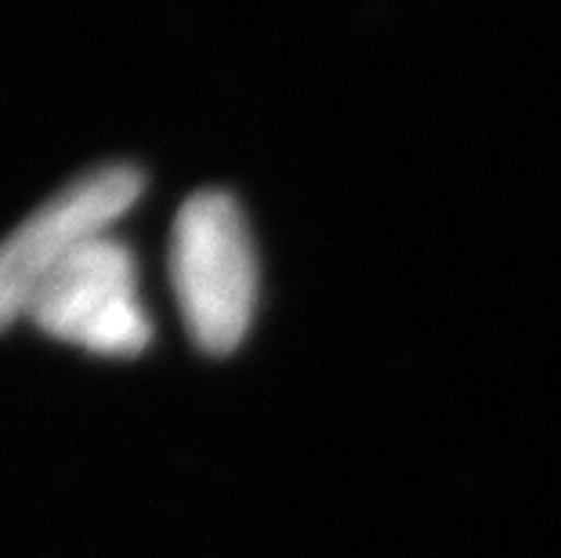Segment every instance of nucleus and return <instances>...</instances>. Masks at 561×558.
<instances>
[{
  "label": "nucleus",
  "mask_w": 561,
  "mask_h": 558,
  "mask_svg": "<svg viewBox=\"0 0 561 558\" xmlns=\"http://www.w3.org/2000/svg\"><path fill=\"white\" fill-rule=\"evenodd\" d=\"M26 319L94 355H138L152 341L135 254L113 232L69 258L33 298Z\"/></svg>",
  "instance_id": "nucleus-3"
},
{
  "label": "nucleus",
  "mask_w": 561,
  "mask_h": 558,
  "mask_svg": "<svg viewBox=\"0 0 561 558\" xmlns=\"http://www.w3.org/2000/svg\"><path fill=\"white\" fill-rule=\"evenodd\" d=\"M141 174L130 163H105L73 178L0 240V330L30 316L41 287L83 247L138 204Z\"/></svg>",
  "instance_id": "nucleus-2"
},
{
  "label": "nucleus",
  "mask_w": 561,
  "mask_h": 558,
  "mask_svg": "<svg viewBox=\"0 0 561 558\" xmlns=\"http://www.w3.org/2000/svg\"><path fill=\"white\" fill-rule=\"evenodd\" d=\"M171 280L185 330L203 352L229 355L257 301V258L243 210L225 193L188 196L171 229Z\"/></svg>",
  "instance_id": "nucleus-1"
}]
</instances>
